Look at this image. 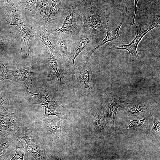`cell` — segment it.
I'll return each instance as SVG.
<instances>
[{
	"instance_id": "12",
	"label": "cell",
	"mask_w": 160,
	"mask_h": 160,
	"mask_svg": "<svg viewBox=\"0 0 160 160\" xmlns=\"http://www.w3.org/2000/svg\"><path fill=\"white\" fill-rule=\"evenodd\" d=\"M51 1L49 0H38L33 13L37 18L44 21V25L50 12Z\"/></svg>"
},
{
	"instance_id": "14",
	"label": "cell",
	"mask_w": 160,
	"mask_h": 160,
	"mask_svg": "<svg viewBox=\"0 0 160 160\" xmlns=\"http://www.w3.org/2000/svg\"><path fill=\"white\" fill-rule=\"evenodd\" d=\"M44 106L45 113L43 118H47L50 115H55L59 118H61V107L56 102L52 100L47 104H37Z\"/></svg>"
},
{
	"instance_id": "1",
	"label": "cell",
	"mask_w": 160,
	"mask_h": 160,
	"mask_svg": "<svg viewBox=\"0 0 160 160\" xmlns=\"http://www.w3.org/2000/svg\"><path fill=\"white\" fill-rule=\"evenodd\" d=\"M15 134L25 141L28 151L35 159H46L45 150L41 143L34 127L23 123Z\"/></svg>"
},
{
	"instance_id": "29",
	"label": "cell",
	"mask_w": 160,
	"mask_h": 160,
	"mask_svg": "<svg viewBox=\"0 0 160 160\" xmlns=\"http://www.w3.org/2000/svg\"><path fill=\"white\" fill-rule=\"evenodd\" d=\"M160 129V121L157 119H156L154 121V125L150 130V131L153 132H155L157 130Z\"/></svg>"
},
{
	"instance_id": "15",
	"label": "cell",
	"mask_w": 160,
	"mask_h": 160,
	"mask_svg": "<svg viewBox=\"0 0 160 160\" xmlns=\"http://www.w3.org/2000/svg\"><path fill=\"white\" fill-rule=\"evenodd\" d=\"M93 119L95 129L97 132H101L108 129L104 117L98 114L94 109L90 110Z\"/></svg>"
},
{
	"instance_id": "2",
	"label": "cell",
	"mask_w": 160,
	"mask_h": 160,
	"mask_svg": "<svg viewBox=\"0 0 160 160\" xmlns=\"http://www.w3.org/2000/svg\"><path fill=\"white\" fill-rule=\"evenodd\" d=\"M109 15L93 6L86 9L83 15L84 26L100 32L106 30L108 26Z\"/></svg>"
},
{
	"instance_id": "24",
	"label": "cell",
	"mask_w": 160,
	"mask_h": 160,
	"mask_svg": "<svg viewBox=\"0 0 160 160\" xmlns=\"http://www.w3.org/2000/svg\"><path fill=\"white\" fill-rule=\"evenodd\" d=\"M25 8L33 12L38 0H21Z\"/></svg>"
},
{
	"instance_id": "17",
	"label": "cell",
	"mask_w": 160,
	"mask_h": 160,
	"mask_svg": "<svg viewBox=\"0 0 160 160\" xmlns=\"http://www.w3.org/2000/svg\"><path fill=\"white\" fill-rule=\"evenodd\" d=\"M16 145V137L15 134L11 135L7 140H1L0 142V159L9 150H15Z\"/></svg>"
},
{
	"instance_id": "26",
	"label": "cell",
	"mask_w": 160,
	"mask_h": 160,
	"mask_svg": "<svg viewBox=\"0 0 160 160\" xmlns=\"http://www.w3.org/2000/svg\"><path fill=\"white\" fill-rule=\"evenodd\" d=\"M17 0H3L4 7L7 9L12 7H16L17 6Z\"/></svg>"
},
{
	"instance_id": "22",
	"label": "cell",
	"mask_w": 160,
	"mask_h": 160,
	"mask_svg": "<svg viewBox=\"0 0 160 160\" xmlns=\"http://www.w3.org/2000/svg\"><path fill=\"white\" fill-rule=\"evenodd\" d=\"M30 93L33 95L36 96L39 100L41 103L37 104H47L53 100L52 98L51 95L47 92H40L37 93H33L30 91H28Z\"/></svg>"
},
{
	"instance_id": "9",
	"label": "cell",
	"mask_w": 160,
	"mask_h": 160,
	"mask_svg": "<svg viewBox=\"0 0 160 160\" xmlns=\"http://www.w3.org/2000/svg\"><path fill=\"white\" fill-rule=\"evenodd\" d=\"M5 73L8 77V79L18 83L28 88L31 86L32 80L28 71L25 69L17 70L6 69Z\"/></svg>"
},
{
	"instance_id": "6",
	"label": "cell",
	"mask_w": 160,
	"mask_h": 160,
	"mask_svg": "<svg viewBox=\"0 0 160 160\" xmlns=\"http://www.w3.org/2000/svg\"><path fill=\"white\" fill-rule=\"evenodd\" d=\"M101 106L104 117L111 119L114 127L117 109L119 107H121V102L119 98L113 94H109L103 100Z\"/></svg>"
},
{
	"instance_id": "8",
	"label": "cell",
	"mask_w": 160,
	"mask_h": 160,
	"mask_svg": "<svg viewBox=\"0 0 160 160\" xmlns=\"http://www.w3.org/2000/svg\"><path fill=\"white\" fill-rule=\"evenodd\" d=\"M129 6L128 4L126 7V9L123 13V15L121 21L119 25L113 30L110 31L106 30L107 33L105 38L96 47L91 50L89 53L86 57L85 61L88 62L89 58L97 50L101 47L104 45L105 43L111 41H118L121 40L122 39L119 34L120 29L122 25L125 18L128 12L127 9Z\"/></svg>"
},
{
	"instance_id": "7",
	"label": "cell",
	"mask_w": 160,
	"mask_h": 160,
	"mask_svg": "<svg viewBox=\"0 0 160 160\" xmlns=\"http://www.w3.org/2000/svg\"><path fill=\"white\" fill-rule=\"evenodd\" d=\"M23 124L19 115L12 111L0 117V127L9 134H15Z\"/></svg>"
},
{
	"instance_id": "20",
	"label": "cell",
	"mask_w": 160,
	"mask_h": 160,
	"mask_svg": "<svg viewBox=\"0 0 160 160\" xmlns=\"http://www.w3.org/2000/svg\"><path fill=\"white\" fill-rule=\"evenodd\" d=\"M47 50L51 65L56 74L59 82L61 84V78L58 69L57 61L54 55L48 50Z\"/></svg>"
},
{
	"instance_id": "10",
	"label": "cell",
	"mask_w": 160,
	"mask_h": 160,
	"mask_svg": "<svg viewBox=\"0 0 160 160\" xmlns=\"http://www.w3.org/2000/svg\"><path fill=\"white\" fill-rule=\"evenodd\" d=\"M92 36L84 35L76 41L72 47L70 56L68 61V65L75 66L74 61L76 58L91 43Z\"/></svg>"
},
{
	"instance_id": "25",
	"label": "cell",
	"mask_w": 160,
	"mask_h": 160,
	"mask_svg": "<svg viewBox=\"0 0 160 160\" xmlns=\"http://www.w3.org/2000/svg\"><path fill=\"white\" fill-rule=\"evenodd\" d=\"M151 114H150L143 119H135L130 121L129 128H133L142 126L145 120L148 118Z\"/></svg>"
},
{
	"instance_id": "18",
	"label": "cell",
	"mask_w": 160,
	"mask_h": 160,
	"mask_svg": "<svg viewBox=\"0 0 160 160\" xmlns=\"http://www.w3.org/2000/svg\"><path fill=\"white\" fill-rule=\"evenodd\" d=\"M75 14L73 11H71L65 17L62 25L55 30L56 33H62L70 31L74 24Z\"/></svg>"
},
{
	"instance_id": "23",
	"label": "cell",
	"mask_w": 160,
	"mask_h": 160,
	"mask_svg": "<svg viewBox=\"0 0 160 160\" xmlns=\"http://www.w3.org/2000/svg\"><path fill=\"white\" fill-rule=\"evenodd\" d=\"M59 50L61 54L66 57L67 54L68 47L67 41L64 38H60L58 40Z\"/></svg>"
},
{
	"instance_id": "13",
	"label": "cell",
	"mask_w": 160,
	"mask_h": 160,
	"mask_svg": "<svg viewBox=\"0 0 160 160\" xmlns=\"http://www.w3.org/2000/svg\"><path fill=\"white\" fill-rule=\"evenodd\" d=\"M43 119L39 127L54 134H58L61 132L62 127L59 121L53 120L47 118Z\"/></svg>"
},
{
	"instance_id": "4",
	"label": "cell",
	"mask_w": 160,
	"mask_h": 160,
	"mask_svg": "<svg viewBox=\"0 0 160 160\" xmlns=\"http://www.w3.org/2000/svg\"><path fill=\"white\" fill-rule=\"evenodd\" d=\"M10 20H6L11 25L17 26L19 28L21 36V42L23 51L27 55L29 54V44L32 36L31 31L26 28L23 18L18 10L15 9L11 14Z\"/></svg>"
},
{
	"instance_id": "5",
	"label": "cell",
	"mask_w": 160,
	"mask_h": 160,
	"mask_svg": "<svg viewBox=\"0 0 160 160\" xmlns=\"http://www.w3.org/2000/svg\"><path fill=\"white\" fill-rule=\"evenodd\" d=\"M79 84L82 92L87 97L92 93V71L88 62L85 61L76 66Z\"/></svg>"
},
{
	"instance_id": "27",
	"label": "cell",
	"mask_w": 160,
	"mask_h": 160,
	"mask_svg": "<svg viewBox=\"0 0 160 160\" xmlns=\"http://www.w3.org/2000/svg\"><path fill=\"white\" fill-rule=\"evenodd\" d=\"M143 106L142 105L134 106L129 109L130 113L134 115H137L140 113L143 109Z\"/></svg>"
},
{
	"instance_id": "19",
	"label": "cell",
	"mask_w": 160,
	"mask_h": 160,
	"mask_svg": "<svg viewBox=\"0 0 160 160\" xmlns=\"http://www.w3.org/2000/svg\"><path fill=\"white\" fill-rule=\"evenodd\" d=\"M15 153L10 159L11 160H22L25 152V148L23 141V140L16 137V145Z\"/></svg>"
},
{
	"instance_id": "33",
	"label": "cell",
	"mask_w": 160,
	"mask_h": 160,
	"mask_svg": "<svg viewBox=\"0 0 160 160\" xmlns=\"http://www.w3.org/2000/svg\"><path fill=\"white\" fill-rule=\"evenodd\" d=\"M52 3H61L63 0H49Z\"/></svg>"
},
{
	"instance_id": "21",
	"label": "cell",
	"mask_w": 160,
	"mask_h": 160,
	"mask_svg": "<svg viewBox=\"0 0 160 160\" xmlns=\"http://www.w3.org/2000/svg\"><path fill=\"white\" fill-rule=\"evenodd\" d=\"M61 9V3H52L46 23L50 19L56 17L59 14Z\"/></svg>"
},
{
	"instance_id": "34",
	"label": "cell",
	"mask_w": 160,
	"mask_h": 160,
	"mask_svg": "<svg viewBox=\"0 0 160 160\" xmlns=\"http://www.w3.org/2000/svg\"><path fill=\"white\" fill-rule=\"evenodd\" d=\"M121 1H124V0H120Z\"/></svg>"
},
{
	"instance_id": "16",
	"label": "cell",
	"mask_w": 160,
	"mask_h": 160,
	"mask_svg": "<svg viewBox=\"0 0 160 160\" xmlns=\"http://www.w3.org/2000/svg\"><path fill=\"white\" fill-rule=\"evenodd\" d=\"M12 97L10 93L1 91L0 92V115L2 116L12 111L9 105Z\"/></svg>"
},
{
	"instance_id": "3",
	"label": "cell",
	"mask_w": 160,
	"mask_h": 160,
	"mask_svg": "<svg viewBox=\"0 0 160 160\" xmlns=\"http://www.w3.org/2000/svg\"><path fill=\"white\" fill-rule=\"evenodd\" d=\"M147 18L149 22V25L148 28L145 30H142L140 27L135 24L134 25L137 29V33L136 37L130 43L128 44H123L118 46H113L110 49L113 50L123 49L127 50L129 53V59L131 61H133L139 59L140 57L137 51V48L139 43L146 33L156 27L160 23L159 16H158L155 20H153L151 23L149 21L148 16Z\"/></svg>"
},
{
	"instance_id": "30",
	"label": "cell",
	"mask_w": 160,
	"mask_h": 160,
	"mask_svg": "<svg viewBox=\"0 0 160 160\" xmlns=\"http://www.w3.org/2000/svg\"><path fill=\"white\" fill-rule=\"evenodd\" d=\"M6 46L0 39V54L4 53L5 50Z\"/></svg>"
},
{
	"instance_id": "32",
	"label": "cell",
	"mask_w": 160,
	"mask_h": 160,
	"mask_svg": "<svg viewBox=\"0 0 160 160\" xmlns=\"http://www.w3.org/2000/svg\"><path fill=\"white\" fill-rule=\"evenodd\" d=\"M7 68L4 65L0 60V72L5 73Z\"/></svg>"
},
{
	"instance_id": "31",
	"label": "cell",
	"mask_w": 160,
	"mask_h": 160,
	"mask_svg": "<svg viewBox=\"0 0 160 160\" xmlns=\"http://www.w3.org/2000/svg\"><path fill=\"white\" fill-rule=\"evenodd\" d=\"M6 79H8V77L6 73L4 72H0V83Z\"/></svg>"
},
{
	"instance_id": "28",
	"label": "cell",
	"mask_w": 160,
	"mask_h": 160,
	"mask_svg": "<svg viewBox=\"0 0 160 160\" xmlns=\"http://www.w3.org/2000/svg\"><path fill=\"white\" fill-rule=\"evenodd\" d=\"M138 1V0H134L135 7V10L134 14V16H133L132 21V23H131L130 26L128 28H130L131 26L134 25L135 24V23L134 22V21H135V15L136 14H138L141 17V16L139 14L137 9V5Z\"/></svg>"
},
{
	"instance_id": "11",
	"label": "cell",
	"mask_w": 160,
	"mask_h": 160,
	"mask_svg": "<svg viewBox=\"0 0 160 160\" xmlns=\"http://www.w3.org/2000/svg\"><path fill=\"white\" fill-rule=\"evenodd\" d=\"M30 31L32 38L36 39L41 41L46 46L47 49L53 55L57 54V50L55 43L44 27L37 30L31 28Z\"/></svg>"
}]
</instances>
